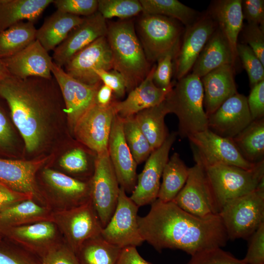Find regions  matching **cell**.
<instances>
[{
    "mask_svg": "<svg viewBox=\"0 0 264 264\" xmlns=\"http://www.w3.org/2000/svg\"><path fill=\"white\" fill-rule=\"evenodd\" d=\"M228 240L250 238L264 222V191H255L226 203L219 214Z\"/></svg>",
    "mask_w": 264,
    "mask_h": 264,
    "instance_id": "obj_6",
    "label": "cell"
},
{
    "mask_svg": "<svg viewBox=\"0 0 264 264\" xmlns=\"http://www.w3.org/2000/svg\"><path fill=\"white\" fill-rule=\"evenodd\" d=\"M122 249L100 235L86 241L75 254L80 264H117Z\"/></svg>",
    "mask_w": 264,
    "mask_h": 264,
    "instance_id": "obj_36",
    "label": "cell"
},
{
    "mask_svg": "<svg viewBox=\"0 0 264 264\" xmlns=\"http://www.w3.org/2000/svg\"><path fill=\"white\" fill-rule=\"evenodd\" d=\"M43 175L47 184L62 197L66 208L82 204L90 199V183L46 169Z\"/></svg>",
    "mask_w": 264,
    "mask_h": 264,
    "instance_id": "obj_29",
    "label": "cell"
},
{
    "mask_svg": "<svg viewBox=\"0 0 264 264\" xmlns=\"http://www.w3.org/2000/svg\"><path fill=\"white\" fill-rule=\"evenodd\" d=\"M53 0H0V32L26 20L34 22Z\"/></svg>",
    "mask_w": 264,
    "mask_h": 264,
    "instance_id": "obj_30",
    "label": "cell"
},
{
    "mask_svg": "<svg viewBox=\"0 0 264 264\" xmlns=\"http://www.w3.org/2000/svg\"><path fill=\"white\" fill-rule=\"evenodd\" d=\"M51 72L59 86L63 99L70 128L73 131L79 119L96 103L97 91L101 82L88 85L67 74L53 62Z\"/></svg>",
    "mask_w": 264,
    "mask_h": 264,
    "instance_id": "obj_13",
    "label": "cell"
},
{
    "mask_svg": "<svg viewBox=\"0 0 264 264\" xmlns=\"http://www.w3.org/2000/svg\"><path fill=\"white\" fill-rule=\"evenodd\" d=\"M97 11L105 19L117 17L125 20L142 12L143 8L137 0H99Z\"/></svg>",
    "mask_w": 264,
    "mask_h": 264,
    "instance_id": "obj_39",
    "label": "cell"
},
{
    "mask_svg": "<svg viewBox=\"0 0 264 264\" xmlns=\"http://www.w3.org/2000/svg\"><path fill=\"white\" fill-rule=\"evenodd\" d=\"M187 264H246L221 248H214L191 256Z\"/></svg>",
    "mask_w": 264,
    "mask_h": 264,
    "instance_id": "obj_42",
    "label": "cell"
},
{
    "mask_svg": "<svg viewBox=\"0 0 264 264\" xmlns=\"http://www.w3.org/2000/svg\"><path fill=\"white\" fill-rule=\"evenodd\" d=\"M204 168L220 211L228 202L255 191L264 178V160L249 170L227 165Z\"/></svg>",
    "mask_w": 264,
    "mask_h": 264,
    "instance_id": "obj_5",
    "label": "cell"
},
{
    "mask_svg": "<svg viewBox=\"0 0 264 264\" xmlns=\"http://www.w3.org/2000/svg\"><path fill=\"white\" fill-rule=\"evenodd\" d=\"M0 231L39 256L54 243L56 236V225L50 220L2 228Z\"/></svg>",
    "mask_w": 264,
    "mask_h": 264,
    "instance_id": "obj_25",
    "label": "cell"
},
{
    "mask_svg": "<svg viewBox=\"0 0 264 264\" xmlns=\"http://www.w3.org/2000/svg\"><path fill=\"white\" fill-rule=\"evenodd\" d=\"M141 44L148 62H157L168 54L176 56L182 29L177 20L143 13L138 22Z\"/></svg>",
    "mask_w": 264,
    "mask_h": 264,
    "instance_id": "obj_7",
    "label": "cell"
},
{
    "mask_svg": "<svg viewBox=\"0 0 264 264\" xmlns=\"http://www.w3.org/2000/svg\"><path fill=\"white\" fill-rule=\"evenodd\" d=\"M11 76L1 59H0V81L5 79Z\"/></svg>",
    "mask_w": 264,
    "mask_h": 264,
    "instance_id": "obj_56",
    "label": "cell"
},
{
    "mask_svg": "<svg viewBox=\"0 0 264 264\" xmlns=\"http://www.w3.org/2000/svg\"><path fill=\"white\" fill-rule=\"evenodd\" d=\"M0 264H42L40 258L17 248L0 246Z\"/></svg>",
    "mask_w": 264,
    "mask_h": 264,
    "instance_id": "obj_49",
    "label": "cell"
},
{
    "mask_svg": "<svg viewBox=\"0 0 264 264\" xmlns=\"http://www.w3.org/2000/svg\"><path fill=\"white\" fill-rule=\"evenodd\" d=\"M247 100L252 121L264 118V80L261 81L251 88Z\"/></svg>",
    "mask_w": 264,
    "mask_h": 264,
    "instance_id": "obj_50",
    "label": "cell"
},
{
    "mask_svg": "<svg viewBox=\"0 0 264 264\" xmlns=\"http://www.w3.org/2000/svg\"><path fill=\"white\" fill-rule=\"evenodd\" d=\"M140 234L156 250L178 249L193 256L222 248L229 240L219 215L200 218L181 209L173 201L156 199L149 213L137 219Z\"/></svg>",
    "mask_w": 264,
    "mask_h": 264,
    "instance_id": "obj_1",
    "label": "cell"
},
{
    "mask_svg": "<svg viewBox=\"0 0 264 264\" xmlns=\"http://www.w3.org/2000/svg\"><path fill=\"white\" fill-rule=\"evenodd\" d=\"M122 119L123 131L126 143L136 164H140L147 160L153 150L134 116Z\"/></svg>",
    "mask_w": 264,
    "mask_h": 264,
    "instance_id": "obj_38",
    "label": "cell"
},
{
    "mask_svg": "<svg viewBox=\"0 0 264 264\" xmlns=\"http://www.w3.org/2000/svg\"><path fill=\"white\" fill-rule=\"evenodd\" d=\"M13 139L11 127L3 111L0 108V148L9 147Z\"/></svg>",
    "mask_w": 264,
    "mask_h": 264,
    "instance_id": "obj_54",
    "label": "cell"
},
{
    "mask_svg": "<svg viewBox=\"0 0 264 264\" xmlns=\"http://www.w3.org/2000/svg\"><path fill=\"white\" fill-rule=\"evenodd\" d=\"M242 9L243 19L247 21V23L257 24L264 28V0H242Z\"/></svg>",
    "mask_w": 264,
    "mask_h": 264,
    "instance_id": "obj_51",
    "label": "cell"
},
{
    "mask_svg": "<svg viewBox=\"0 0 264 264\" xmlns=\"http://www.w3.org/2000/svg\"><path fill=\"white\" fill-rule=\"evenodd\" d=\"M65 72L88 85L101 82L98 69H113V56L106 36L99 38L74 55L64 66Z\"/></svg>",
    "mask_w": 264,
    "mask_h": 264,
    "instance_id": "obj_14",
    "label": "cell"
},
{
    "mask_svg": "<svg viewBox=\"0 0 264 264\" xmlns=\"http://www.w3.org/2000/svg\"><path fill=\"white\" fill-rule=\"evenodd\" d=\"M156 66H154L143 81L129 92L123 101H112L115 114L125 118L134 116L144 110L157 106L163 102L174 86L167 88L157 87L153 81V75Z\"/></svg>",
    "mask_w": 264,
    "mask_h": 264,
    "instance_id": "obj_22",
    "label": "cell"
},
{
    "mask_svg": "<svg viewBox=\"0 0 264 264\" xmlns=\"http://www.w3.org/2000/svg\"><path fill=\"white\" fill-rule=\"evenodd\" d=\"M39 257L42 264H80L75 253L66 243H53Z\"/></svg>",
    "mask_w": 264,
    "mask_h": 264,
    "instance_id": "obj_41",
    "label": "cell"
},
{
    "mask_svg": "<svg viewBox=\"0 0 264 264\" xmlns=\"http://www.w3.org/2000/svg\"><path fill=\"white\" fill-rule=\"evenodd\" d=\"M100 80L110 88L116 97L121 98L127 91V84L123 75L113 69L110 70L98 69L95 71Z\"/></svg>",
    "mask_w": 264,
    "mask_h": 264,
    "instance_id": "obj_48",
    "label": "cell"
},
{
    "mask_svg": "<svg viewBox=\"0 0 264 264\" xmlns=\"http://www.w3.org/2000/svg\"><path fill=\"white\" fill-rule=\"evenodd\" d=\"M252 121L247 97L237 93L208 117V128L221 137L232 139Z\"/></svg>",
    "mask_w": 264,
    "mask_h": 264,
    "instance_id": "obj_20",
    "label": "cell"
},
{
    "mask_svg": "<svg viewBox=\"0 0 264 264\" xmlns=\"http://www.w3.org/2000/svg\"><path fill=\"white\" fill-rule=\"evenodd\" d=\"M228 40L237 58V45L243 27L242 0H219L212 2L208 12Z\"/></svg>",
    "mask_w": 264,
    "mask_h": 264,
    "instance_id": "obj_27",
    "label": "cell"
},
{
    "mask_svg": "<svg viewBox=\"0 0 264 264\" xmlns=\"http://www.w3.org/2000/svg\"><path fill=\"white\" fill-rule=\"evenodd\" d=\"M237 53L248 74L251 88L264 80V65L248 45L238 43Z\"/></svg>",
    "mask_w": 264,
    "mask_h": 264,
    "instance_id": "obj_40",
    "label": "cell"
},
{
    "mask_svg": "<svg viewBox=\"0 0 264 264\" xmlns=\"http://www.w3.org/2000/svg\"><path fill=\"white\" fill-rule=\"evenodd\" d=\"M250 238L248 249L242 261L246 264H264V222Z\"/></svg>",
    "mask_w": 264,
    "mask_h": 264,
    "instance_id": "obj_45",
    "label": "cell"
},
{
    "mask_svg": "<svg viewBox=\"0 0 264 264\" xmlns=\"http://www.w3.org/2000/svg\"><path fill=\"white\" fill-rule=\"evenodd\" d=\"M84 18L57 10L37 29L36 40L47 51L54 50Z\"/></svg>",
    "mask_w": 264,
    "mask_h": 264,
    "instance_id": "obj_28",
    "label": "cell"
},
{
    "mask_svg": "<svg viewBox=\"0 0 264 264\" xmlns=\"http://www.w3.org/2000/svg\"><path fill=\"white\" fill-rule=\"evenodd\" d=\"M176 135V132L169 134L163 143L152 152L137 176L136 185L130 197L139 207L151 204L157 198L160 178Z\"/></svg>",
    "mask_w": 264,
    "mask_h": 264,
    "instance_id": "obj_15",
    "label": "cell"
},
{
    "mask_svg": "<svg viewBox=\"0 0 264 264\" xmlns=\"http://www.w3.org/2000/svg\"><path fill=\"white\" fill-rule=\"evenodd\" d=\"M90 183V199L104 228L115 210L120 191L108 151L96 155Z\"/></svg>",
    "mask_w": 264,
    "mask_h": 264,
    "instance_id": "obj_9",
    "label": "cell"
},
{
    "mask_svg": "<svg viewBox=\"0 0 264 264\" xmlns=\"http://www.w3.org/2000/svg\"><path fill=\"white\" fill-rule=\"evenodd\" d=\"M117 264H152L145 260L133 246L124 247L118 261Z\"/></svg>",
    "mask_w": 264,
    "mask_h": 264,
    "instance_id": "obj_53",
    "label": "cell"
},
{
    "mask_svg": "<svg viewBox=\"0 0 264 264\" xmlns=\"http://www.w3.org/2000/svg\"><path fill=\"white\" fill-rule=\"evenodd\" d=\"M201 78L191 73L178 80L164 101L169 113L178 119V134L188 137L208 129V116L203 107Z\"/></svg>",
    "mask_w": 264,
    "mask_h": 264,
    "instance_id": "obj_4",
    "label": "cell"
},
{
    "mask_svg": "<svg viewBox=\"0 0 264 264\" xmlns=\"http://www.w3.org/2000/svg\"><path fill=\"white\" fill-rule=\"evenodd\" d=\"M108 25L97 11L84 17L83 22L73 28L66 38L53 50V62L62 67L78 52L103 36H106Z\"/></svg>",
    "mask_w": 264,
    "mask_h": 264,
    "instance_id": "obj_19",
    "label": "cell"
},
{
    "mask_svg": "<svg viewBox=\"0 0 264 264\" xmlns=\"http://www.w3.org/2000/svg\"><path fill=\"white\" fill-rule=\"evenodd\" d=\"M60 166L72 174H82L88 170V162L85 152L75 148L66 153L60 159Z\"/></svg>",
    "mask_w": 264,
    "mask_h": 264,
    "instance_id": "obj_46",
    "label": "cell"
},
{
    "mask_svg": "<svg viewBox=\"0 0 264 264\" xmlns=\"http://www.w3.org/2000/svg\"><path fill=\"white\" fill-rule=\"evenodd\" d=\"M113 91L111 89L105 84L101 85L96 94V104L102 107H108L112 102Z\"/></svg>",
    "mask_w": 264,
    "mask_h": 264,
    "instance_id": "obj_55",
    "label": "cell"
},
{
    "mask_svg": "<svg viewBox=\"0 0 264 264\" xmlns=\"http://www.w3.org/2000/svg\"><path fill=\"white\" fill-rule=\"evenodd\" d=\"M231 139L247 161L256 163L264 160V118L253 120Z\"/></svg>",
    "mask_w": 264,
    "mask_h": 264,
    "instance_id": "obj_34",
    "label": "cell"
},
{
    "mask_svg": "<svg viewBox=\"0 0 264 264\" xmlns=\"http://www.w3.org/2000/svg\"><path fill=\"white\" fill-rule=\"evenodd\" d=\"M139 207L120 187L115 210L101 235L108 242L121 248L142 245L144 242L139 231Z\"/></svg>",
    "mask_w": 264,
    "mask_h": 264,
    "instance_id": "obj_12",
    "label": "cell"
},
{
    "mask_svg": "<svg viewBox=\"0 0 264 264\" xmlns=\"http://www.w3.org/2000/svg\"><path fill=\"white\" fill-rule=\"evenodd\" d=\"M236 59L228 40L218 27L199 54L192 73L201 78L222 66H235Z\"/></svg>",
    "mask_w": 264,
    "mask_h": 264,
    "instance_id": "obj_26",
    "label": "cell"
},
{
    "mask_svg": "<svg viewBox=\"0 0 264 264\" xmlns=\"http://www.w3.org/2000/svg\"><path fill=\"white\" fill-rule=\"evenodd\" d=\"M194 158L196 163L189 168L186 183L172 201L185 211L198 217L219 215L220 210L204 166L198 158Z\"/></svg>",
    "mask_w": 264,
    "mask_h": 264,
    "instance_id": "obj_10",
    "label": "cell"
},
{
    "mask_svg": "<svg viewBox=\"0 0 264 264\" xmlns=\"http://www.w3.org/2000/svg\"><path fill=\"white\" fill-rule=\"evenodd\" d=\"M51 215L47 207L39 205L32 199L23 200L0 210V229L51 221Z\"/></svg>",
    "mask_w": 264,
    "mask_h": 264,
    "instance_id": "obj_31",
    "label": "cell"
},
{
    "mask_svg": "<svg viewBox=\"0 0 264 264\" xmlns=\"http://www.w3.org/2000/svg\"><path fill=\"white\" fill-rule=\"evenodd\" d=\"M114 115L112 103L108 107L96 103L79 119L72 132L79 141L96 155L101 154L108 151Z\"/></svg>",
    "mask_w": 264,
    "mask_h": 264,
    "instance_id": "obj_16",
    "label": "cell"
},
{
    "mask_svg": "<svg viewBox=\"0 0 264 264\" xmlns=\"http://www.w3.org/2000/svg\"><path fill=\"white\" fill-rule=\"evenodd\" d=\"M189 173V168L179 154L174 153L163 169L157 199L163 202L172 201L186 183Z\"/></svg>",
    "mask_w": 264,
    "mask_h": 264,
    "instance_id": "obj_33",
    "label": "cell"
},
{
    "mask_svg": "<svg viewBox=\"0 0 264 264\" xmlns=\"http://www.w3.org/2000/svg\"><path fill=\"white\" fill-rule=\"evenodd\" d=\"M168 113L169 111L164 101L134 115L153 151L159 147L169 134L164 121L165 116Z\"/></svg>",
    "mask_w": 264,
    "mask_h": 264,
    "instance_id": "obj_32",
    "label": "cell"
},
{
    "mask_svg": "<svg viewBox=\"0 0 264 264\" xmlns=\"http://www.w3.org/2000/svg\"><path fill=\"white\" fill-rule=\"evenodd\" d=\"M33 198L31 195L18 192L7 187H0V210L14 203Z\"/></svg>",
    "mask_w": 264,
    "mask_h": 264,
    "instance_id": "obj_52",
    "label": "cell"
},
{
    "mask_svg": "<svg viewBox=\"0 0 264 264\" xmlns=\"http://www.w3.org/2000/svg\"><path fill=\"white\" fill-rule=\"evenodd\" d=\"M51 221L76 253L87 240L101 235L103 227L91 199L79 206L51 213Z\"/></svg>",
    "mask_w": 264,
    "mask_h": 264,
    "instance_id": "obj_8",
    "label": "cell"
},
{
    "mask_svg": "<svg viewBox=\"0 0 264 264\" xmlns=\"http://www.w3.org/2000/svg\"><path fill=\"white\" fill-rule=\"evenodd\" d=\"M175 55L170 53L159 59L153 75L154 84L160 88H167L174 83L171 82L173 72L172 61Z\"/></svg>",
    "mask_w": 264,
    "mask_h": 264,
    "instance_id": "obj_47",
    "label": "cell"
},
{
    "mask_svg": "<svg viewBox=\"0 0 264 264\" xmlns=\"http://www.w3.org/2000/svg\"><path fill=\"white\" fill-rule=\"evenodd\" d=\"M235 67L225 65L201 77L205 111L208 117L227 99L237 93L234 79Z\"/></svg>",
    "mask_w": 264,
    "mask_h": 264,
    "instance_id": "obj_24",
    "label": "cell"
},
{
    "mask_svg": "<svg viewBox=\"0 0 264 264\" xmlns=\"http://www.w3.org/2000/svg\"><path fill=\"white\" fill-rule=\"evenodd\" d=\"M57 85L53 76L20 79L11 76L0 81V96L7 102L12 120L29 152L36 150L43 140L44 119L55 107Z\"/></svg>",
    "mask_w": 264,
    "mask_h": 264,
    "instance_id": "obj_2",
    "label": "cell"
},
{
    "mask_svg": "<svg viewBox=\"0 0 264 264\" xmlns=\"http://www.w3.org/2000/svg\"><path fill=\"white\" fill-rule=\"evenodd\" d=\"M242 31L243 43L251 48L264 65V28L257 24L247 23Z\"/></svg>",
    "mask_w": 264,
    "mask_h": 264,
    "instance_id": "obj_44",
    "label": "cell"
},
{
    "mask_svg": "<svg viewBox=\"0 0 264 264\" xmlns=\"http://www.w3.org/2000/svg\"><path fill=\"white\" fill-rule=\"evenodd\" d=\"M34 22L22 21L0 32V59L10 57L36 40Z\"/></svg>",
    "mask_w": 264,
    "mask_h": 264,
    "instance_id": "obj_35",
    "label": "cell"
},
{
    "mask_svg": "<svg viewBox=\"0 0 264 264\" xmlns=\"http://www.w3.org/2000/svg\"><path fill=\"white\" fill-rule=\"evenodd\" d=\"M6 187L4 185H3V184L0 183V187Z\"/></svg>",
    "mask_w": 264,
    "mask_h": 264,
    "instance_id": "obj_57",
    "label": "cell"
},
{
    "mask_svg": "<svg viewBox=\"0 0 264 264\" xmlns=\"http://www.w3.org/2000/svg\"><path fill=\"white\" fill-rule=\"evenodd\" d=\"M57 10L75 16L85 17L97 11V0H53Z\"/></svg>",
    "mask_w": 264,
    "mask_h": 264,
    "instance_id": "obj_43",
    "label": "cell"
},
{
    "mask_svg": "<svg viewBox=\"0 0 264 264\" xmlns=\"http://www.w3.org/2000/svg\"><path fill=\"white\" fill-rule=\"evenodd\" d=\"M47 159L20 160L0 158V183L13 191L38 198L35 175Z\"/></svg>",
    "mask_w": 264,
    "mask_h": 264,
    "instance_id": "obj_23",
    "label": "cell"
},
{
    "mask_svg": "<svg viewBox=\"0 0 264 264\" xmlns=\"http://www.w3.org/2000/svg\"></svg>",
    "mask_w": 264,
    "mask_h": 264,
    "instance_id": "obj_58",
    "label": "cell"
},
{
    "mask_svg": "<svg viewBox=\"0 0 264 264\" xmlns=\"http://www.w3.org/2000/svg\"><path fill=\"white\" fill-rule=\"evenodd\" d=\"M10 75L18 79H51L52 57L37 40L18 53L1 59Z\"/></svg>",
    "mask_w": 264,
    "mask_h": 264,
    "instance_id": "obj_21",
    "label": "cell"
},
{
    "mask_svg": "<svg viewBox=\"0 0 264 264\" xmlns=\"http://www.w3.org/2000/svg\"><path fill=\"white\" fill-rule=\"evenodd\" d=\"M187 138L192 144L194 157L204 166L227 165L249 170L257 163L247 161L231 139L221 137L208 129Z\"/></svg>",
    "mask_w": 264,
    "mask_h": 264,
    "instance_id": "obj_11",
    "label": "cell"
},
{
    "mask_svg": "<svg viewBox=\"0 0 264 264\" xmlns=\"http://www.w3.org/2000/svg\"><path fill=\"white\" fill-rule=\"evenodd\" d=\"M109 157L120 187L132 193L137 182V164L126 143L123 131V119L115 114L108 141Z\"/></svg>",
    "mask_w": 264,
    "mask_h": 264,
    "instance_id": "obj_18",
    "label": "cell"
},
{
    "mask_svg": "<svg viewBox=\"0 0 264 264\" xmlns=\"http://www.w3.org/2000/svg\"><path fill=\"white\" fill-rule=\"evenodd\" d=\"M143 13L174 19L186 27L199 17L197 12L177 0H140Z\"/></svg>",
    "mask_w": 264,
    "mask_h": 264,
    "instance_id": "obj_37",
    "label": "cell"
},
{
    "mask_svg": "<svg viewBox=\"0 0 264 264\" xmlns=\"http://www.w3.org/2000/svg\"><path fill=\"white\" fill-rule=\"evenodd\" d=\"M217 27V23L208 12L199 15L186 27L182 44L176 56L175 76L177 80L188 74Z\"/></svg>",
    "mask_w": 264,
    "mask_h": 264,
    "instance_id": "obj_17",
    "label": "cell"
},
{
    "mask_svg": "<svg viewBox=\"0 0 264 264\" xmlns=\"http://www.w3.org/2000/svg\"><path fill=\"white\" fill-rule=\"evenodd\" d=\"M106 38L113 56V69L120 72L129 92L145 79L151 68L133 22L122 20L108 26Z\"/></svg>",
    "mask_w": 264,
    "mask_h": 264,
    "instance_id": "obj_3",
    "label": "cell"
}]
</instances>
